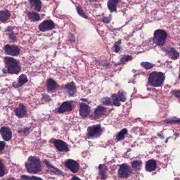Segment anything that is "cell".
Here are the masks:
<instances>
[{
	"label": "cell",
	"mask_w": 180,
	"mask_h": 180,
	"mask_svg": "<svg viewBox=\"0 0 180 180\" xmlns=\"http://www.w3.org/2000/svg\"><path fill=\"white\" fill-rule=\"evenodd\" d=\"M4 60L6 64V68L3 69L4 73L17 74L20 72L21 67L17 60L11 57H5Z\"/></svg>",
	"instance_id": "cell-1"
},
{
	"label": "cell",
	"mask_w": 180,
	"mask_h": 180,
	"mask_svg": "<svg viewBox=\"0 0 180 180\" xmlns=\"http://www.w3.org/2000/svg\"><path fill=\"white\" fill-rule=\"evenodd\" d=\"M25 167L28 172L37 174L41 171V161L36 156H30L25 164Z\"/></svg>",
	"instance_id": "cell-2"
},
{
	"label": "cell",
	"mask_w": 180,
	"mask_h": 180,
	"mask_svg": "<svg viewBox=\"0 0 180 180\" xmlns=\"http://www.w3.org/2000/svg\"><path fill=\"white\" fill-rule=\"evenodd\" d=\"M165 75L163 73L153 72L149 75L148 83L153 87H159L163 84Z\"/></svg>",
	"instance_id": "cell-3"
},
{
	"label": "cell",
	"mask_w": 180,
	"mask_h": 180,
	"mask_svg": "<svg viewBox=\"0 0 180 180\" xmlns=\"http://www.w3.org/2000/svg\"><path fill=\"white\" fill-rule=\"evenodd\" d=\"M167 38V32L165 30L158 29L154 32L153 42L160 47H163Z\"/></svg>",
	"instance_id": "cell-4"
},
{
	"label": "cell",
	"mask_w": 180,
	"mask_h": 180,
	"mask_svg": "<svg viewBox=\"0 0 180 180\" xmlns=\"http://www.w3.org/2000/svg\"><path fill=\"white\" fill-rule=\"evenodd\" d=\"M102 129L100 125L90 126L87 128V136L89 138H97L101 135Z\"/></svg>",
	"instance_id": "cell-5"
},
{
	"label": "cell",
	"mask_w": 180,
	"mask_h": 180,
	"mask_svg": "<svg viewBox=\"0 0 180 180\" xmlns=\"http://www.w3.org/2000/svg\"><path fill=\"white\" fill-rule=\"evenodd\" d=\"M4 51L5 54L12 56H16L20 54V49L15 45H6L4 48Z\"/></svg>",
	"instance_id": "cell-6"
},
{
	"label": "cell",
	"mask_w": 180,
	"mask_h": 180,
	"mask_svg": "<svg viewBox=\"0 0 180 180\" xmlns=\"http://www.w3.org/2000/svg\"><path fill=\"white\" fill-rule=\"evenodd\" d=\"M132 173V170L130 167L125 164L120 165L118 171V174L120 178H128Z\"/></svg>",
	"instance_id": "cell-7"
},
{
	"label": "cell",
	"mask_w": 180,
	"mask_h": 180,
	"mask_svg": "<svg viewBox=\"0 0 180 180\" xmlns=\"http://www.w3.org/2000/svg\"><path fill=\"white\" fill-rule=\"evenodd\" d=\"M55 28V24L53 21L51 20H45L41 23L39 26L40 31L41 32H46L52 30Z\"/></svg>",
	"instance_id": "cell-8"
},
{
	"label": "cell",
	"mask_w": 180,
	"mask_h": 180,
	"mask_svg": "<svg viewBox=\"0 0 180 180\" xmlns=\"http://www.w3.org/2000/svg\"><path fill=\"white\" fill-rule=\"evenodd\" d=\"M0 134L4 141H9L11 140L12 137L11 130L6 126H3L0 128Z\"/></svg>",
	"instance_id": "cell-9"
},
{
	"label": "cell",
	"mask_w": 180,
	"mask_h": 180,
	"mask_svg": "<svg viewBox=\"0 0 180 180\" xmlns=\"http://www.w3.org/2000/svg\"><path fill=\"white\" fill-rule=\"evenodd\" d=\"M65 165L73 173H76V172H78L80 167V165L75 160H72V159L67 160V162H65Z\"/></svg>",
	"instance_id": "cell-10"
},
{
	"label": "cell",
	"mask_w": 180,
	"mask_h": 180,
	"mask_svg": "<svg viewBox=\"0 0 180 180\" xmlns=\"http://www.w3.org/2000/svg\"><path fill=\"white\" fill-rule=\"evenodd\" d=\"M54 145L59 152H68L69 151V147L67 143L60 140L54 141Z\"/></svg>",
	"instance_id": "cell-11"
},
{
	"label": "cell",
	"mask_w": 180,
	"mask_h": 180,
	"mask_svg": "<svg viewBox=\"0 0 180 180\" xmlns=\"http://www.w3.org/2000/svg\"><path fill=\"white\" fill-rule=\"evenodd\" d=\"M163 51L166 52L169 57L172 59H176L179 56V53L172 47H167L162 49Z\"/></svg>",
	"instance_id": "cell-12"
},
{
	"label": "cell",
	"mask_w": 180,
	"mask_h": 180,
	"mask_svg": "<svg viewBox=\"0 0 180 180\" xmlns=\"http://www.w3.org/2000/svg\"><path fill=\"white\" fill-rule=\"evenodd\" d=\"M64 89L70 97L73 96L76 92V86L73 82L66 84L64 87Z\"/></svg>",
	"instance_id": "cell-13"
},
{
	"label": "cell",
	"mask_w": 180,
	"mask_h": 180,
	"mask_svg": "<svg viewBox=\"0 0 180 180\" xmlns=\"http://www.w3.org/2000/svg\"><path fill=\"white\" fill-rule=\"evenodd\" d=\"M91 111L90 107L89 106L86 104L82 103L80 104V114L82 117H86L89 115Z\"/></svg>",
	"instance_id": "cell-14"
},
{
	"label": "cell",
	"mask_w": 180,
	"mask_h": 180,
	"mask_svg": "<svg viewBox=\"0 0 180 180\" xmlns=\"http://www.w3.org/2000/svg\"><path fill=\"white\" fill-rule=\"evenodd\" d=\"M73 109L72 104L70 102H63L58 109V112L64 113L65 112L71 111Z\"/></svg>",
	"instance_id": "cell-15"
},
{
	"label": "cell",
	"mask_w": 180,
	"mask_h": 180,
	"mask_svg": "<svg viewBox=\"0 0 180 180\" xmlns=\"http://www.w3.org/2000/svg\"><path fill=\"white\" fill-rule=\"evenodd\" d=\"M15 115L17 117L19 118H22L24 117L26 114V109L25 106L23 104H20L18 108L15 109Z\"/></svg>",
	"instance_id": "cell-16"
},
{
	"label": "cell",
	"mask_w": 180,
	"mask_h": 180,
	"mask_svg": "<svg viewBox=\"0 0 180 180\" xmlns=\"http://www.w3.org/2000/svg\"><path fill=\"white\" fill-rule=\"evenodd\" d=\"M44 163L45 165H47L48 169V171L50 172L53 173L54 174L59 175H64L63 173L61 171H60L59 170L54 167L53 165L51 164L50 162L47 161V160H44Z\"/></svg>",
	"instance_id": "cell-17"
},
{
	"label": "cell",
	"mask_w": 180,
	"mask_h": 180,
	"mask_svg": "<svg viewBox=\"0 0 180 180\" xmlns=\"http://www.w3.org/2000/svg\"><path fill=\"white\" fill-rule=\"evenodd\" d=\"M30 3L32 9L35 10V11L39 12L41 11L42 8L41 0H30Z\"/></svg>",
	"instance_id": "cell-18"
},
{
	"label": "cell",
	"mask_w": 180,
	"mask_h": 180,
	"mask_svg": "<svg viewBox=\"0 0 180 180\" xmlns=\"http://www.w3.org/2000/svg\"><path fill=\"white\" fill-rule=\"evenodd\" d=\"M58 86L57 83L52 79H50L47 81V88L48 92H53L56 89Z\"/></svg>",
	"instance_id": "cell-19"
},
{
	"label": "cell",
	"mask_w": 180,
	"mask_h": 180,
	"mask_svg": "<svg viewBox=\"0 0 180 180\" xmlns=\"http://www.w3.org/2000/svg\"><path fill=\"white\" fill-rule=\"evenodd\" d=\"M120 0H109L108 2V7L111 13L117 11V5Z\"/></svg>",
	"instance_id": "cell-20"
},
{
	"label": "cell",
	"mask_w": 180,
	"mask_h": 180,
	"mask_svg": "<svg viewBox=\"0 0 180 180\" xmlns=\"http://www.w3.org/2000/svg\"><path fill=\"white\" fill-rule=\"evenodd\" d=\"M28 78H27L26 75L22 74L19 76L17 83L15 86H13L15 88H19V87H21L26 83V82H28Z\"/></svg>",
	"instance_id": "cell-21"
},
{
	"label": "cell",
	"mask_w": 180,
	"mask_h": 180,
	"mask_svg": "<svg viewBox=\"0 0 180 180\" xmlns=\"http://www.w3.org/2000/svg\"><path fill=\"white\" fill-rule=\"evenodd\" d=\"M106 109L104 107H103L102 106H98V107L95 110L94 117L95 118L98 119L102 117V115H104Z\"/></svg>",
	"instance_id": "cell-22"
},
{
	"label": "cell",
	"mask_w": 180,
	"mask_h": 180,
	"mask_svg": "<svg viewBox=\"0 0 180 180\" xmlns=\"http://www.w3.org/2000/svg\"><path fill=\"white\" fill-rule=\"evenodd\" d=\"M156 168V163L154 160H149L145 165L146 170L149 172H152L155 170Z\"/></svg>",
	"instance_id": "cell-23"
},
{
	"label": "cell",
	"mask_w": 180,
	"mask_h": 180,
	"mask_svg": "<svg viewBox=\"0 0 180 180\" xmlns=\"http://www.w3.org/2000/svg\"><path fill=\"white\" fill-rule=\"evenodd\" d=\"M11 14L7 10H4L0 11V21L5 22L9 19Z\"/></svg>",
	"instance_id": "cell-24"
},
{
	"label": "cell",
	"mask_w": 180,
	"mask_h": 180,
	"mask_svg": "<svg viewBox=\"0 0 180 180\" xmlns=\"http://www.w3.org/2000/svg\"><path fill=\"white\" fill-rule=\"evenodd\" d=\"M107 171L108 169L105 165L104 164H100L99 165V171L101 178L103 180H105L107 178Z\"/></svg>",
	"instance_id": "cell-25"
},
{
	"label": "cell",
	"mask_w": 180,
	"mask_h": 180,
	"mask_svg": "<svg viewBox=\"0 0 180 180\" xmlns=\"http://www.w3.org/2000/svg\"><path fill=\"white\" fill-rule=\"evenodd\" d=\"M28 15L29 19L32 22H37L41 19L39 14L35 12H30L28 13Z\"/></svg>",
	"instance_id": "cell-26"
},
{
	"label": "cell",
	"mask_w": 180,
	"mask_h": 180,
	"mask_svg": "<svg viewBox=\"0 0 180 180\" xmlns=\"http://www.w3.org/2000/svg\"><path fill=\"white\" fill-rule=\"evenodd\" d=\"M6 31L8 32L9 37L10 41L11 42H14L16 40V36L15 34H14L13 32V30L11 27H8L6 29Z\"/></svg>",
	"instance_id": "cell-27"
},
{
	"label": "cell",
	"mask_w": 180,
	"mask_h": 180,
	"mask_svg": "<svg viewBox=\"0 0 180 180\" xmlns=\"http://www.w3.org/2000/svg\"><path fill=\"white\" fill-rule=\"evenodd\" d=\"M127 133H128V130L126 128L121 130V131L117 134V141H121V140L124 139L125 136L127 134Z\"/></svg>",
	"instance_id": "cell-28"
},
{
	"label": "cell",
	"mask_w": 180,
	"mask_h": 180,
	"mask_svg": "<svg viewBox=\"0 0 180 180\" xmlns=\"http://www.w3.org/2000/svg\"><path fill=\"white\" fill-rule=\"evenodd\" d=\"M76 11H77V12H78L79 15H80V17H82L83 18H84V19H88V17H87V15H86V13H84L83 10L81 6H78L76 8Z\"/></svg>",
	"instance_id": "cell-29"
},
{
	"label": "cell",
	"mask_w": 180,
	"mask_h": 180,
	"mask_svg": "<svg viewBox=\"0 0 180 180\" xmlns=\"http://www.w3.org/2000/svg\"><path fill=\"white\" fill-rule=\"evenodd\" d=\"M132 166L133 168L139 171L141 169L142 166V162L140 161H135L132 162Z\"/></svg>",
	"instance_id": "cell-30"
},
{
	"label": "cell",
	"mask_w": 180,
	"mask_h": 180,
	"mask_svg": "<svg viewBox=\"0 0 180 180\" xmlns=\"http://www.w3.org/2000/svg\"><path fill=\"white\" fill-rule=\"evenodd\" d=\"M165 122L168 124H180V119L173 117L171 119H167Z\"/></svg>",
	"instance_id": "cell-31"
},
{
	"label": "cell",
	"mask_w": 180,
	"mask_h": 180,
	"mask_svg": "<svg viewBox=\"0 0 180 180\" xmlns=\"http://www.w3.org/2000/svg\"><path fill=\"white\" fill-rule=\"evenodd\" d=\"M112 100H113V103L114 105L115 106H119L121 105L120 104V99H119V97H118V95L117 94H114L112 96Z\"/></svg>",
	"instance_id": "cell-32"
},
{
	"label": "cell",
	"mask_w": 180,
	"mask_h": 180,
	"mask_svg": "<svg viewBox=\"0 0 180 180\" xmlns=\"http://www.w3.org/2000/svg\"><path fill=\"white\" fill-rule=\"evenodd\" d=\"M21 178L22 180H42V178L39 177L35 176H27V175H22L21 176Z\"/></svg>",
	"instance_id": "cell-33"
},
{
	"label": "cell",
	"mask_w": 180,
	"mask_h": 180,
	"mask_svg": "<svg viewBox=\"0 0 180 180\" xmlns=\"http://www.w3.org/2000/svg\"><path fill=\"white\" fill-rule=\"evenodd\" d=\"M132 58L131 56H123L122 58H121V61L119 63V64H124V63H126V62L130 61L131 59H132Z\"/></svg>",
	"instance_id": "cell-34"
},
{
	"label": "cell",
	"mask_w": 180,
	"mask_h": 180,
	"mask_svg": "<svg viewBox=\"0 0 180 180\" xmlns=\"http://www.w3.org/2000/svg\"><path fill=\"white\" fill-rule=\"evenodd\" d=\"M5 175V167L2 162L1 159H0V177H3Z\"/></svg>",
	"instance_id": "cell-35"
},
{
	"label": "cell",
	"mask_w": 180,
	"mask_h": 180,
	"mask_svg": "<svg viewBox=\"0 0 180 180\" xmlns=\"http://www.w3.org/2000/svg\"><path fill=\"white\" fill-rule=\"evenodd\" d=\"M141 65L142 67H144L146 70H149V69H151L154 66V65L152 64L149 63V62H142L141 63Z\"/></svg>",
	"instance_id": "cell-36"
},
{
	"label": "cell",
	"mask_w": 180,
	"mask_h": 180,
	"mask_svg": "<svg viewBox=\"0 0 180 180\" xmlns=\"http://www.w3.org/2000/svg\"><path fill=\"white\" fill-rule=\"evenodd\" d=\"M117 95L119 97L120 100L121 102H125L126 101V98L125 97V95L124 94V93H123L122 92L119 91V94Z\"/></svg>",
	"instance_id": "cell-37"
},
{
	"label": "cell",
	"mask_w": 180,
	"mask_h": 180,
	"mask_svg": "<svg viewBox=\"0 0 180 180\" xmlns=\"http://www.w3.org/2000/svg\"><path fill=\"white\" fill-rule=\"evenodd\" d=\"M121 43V41H118L117 42L115 43V44H114V48H115V52L117 53V52H119V51L120 50V48H121V47H120Z\"/></svg>",
	"instance_id": "cell-38"
},
{
	"label": "cell",
	"mask_w": 180,
	"mask_h": 180,
	"mask_svg": "<svg viewBox=\"0 0 180 180\" xmlns=\"http://www.w3.org/2000/svg\"><path fill=\"white\" fill-rule=\"evenodd\" d=\"M111 15H110L109 17H103L102 18V22H104V23H109L111 20Z\"/></svg>",
	"instance_id": "cell-39"
},
{
	"label": "cell",
	"mask_w": 180,
	"mask_h": 180,
	"mask_svg": "<svg viewBox=\"0 0 180 180\" xmlns=\"http://www.w3.org/2000/svg\"><path fill=\"white\" fill-rule=\"evenodd\" d=\"M111 100L110 98H107L105 99V100L103 101V104L105 105H112Z\"/></svg>",
	"instance_id": "cell-40"
},
{
	"label": "cell",
	"mask_w": 180,
	"mask_h": 180,
	"mask_svg": "<svg viewBox=\"0 0 180 180\" xmlns=\"http://www.w3.org/2000/svg\"><path fill=\"white\" fill-rule=\"evenodd\" d=\"M171 93L173 95L175 96L176 98H180V90H173L172 91Z\"/></svg>",
	"instance_id": "cell-41"
},
{
	"label": "cell",
	"mask_w": 180,
	"mask_h": 180,
	"mask_svg": "<svg viewBox=\"0 0 180 180\" xmlns=\"http://www.w3.org/2000/svg\"><path fill=\"white\" fill-rule=\"evenodd\" d=\"M5 147H6V143L4 141H0V153L2 152Z\"/></svg>",
	"instance_id": "cell-42"
},
{
	"label": "cell",
	"mask_w": 180,
	"mask_h": 180,
	"mask_svg": "<svg viewBox=\"0 0 180 180\" xmlns=\"http://www.w3.org/2000/svg\"><path fill=\"white\" fill-rule=\"evenodd\" d=\"M69 40L70 41H75V36L72 33H70V35H69Z\"/></svg>",
	"instance_id": "cell-43"
},
{
	"label": "cell",
	"mask_w": 180,
	"mask_h": 180,
	"mask_svg": "<svg viewBox=\"0 0 180 180\" xmlns=\"http://www.w3.org/2000/svg\"><path fill=\"white\" fill-rule=\"evenodd\" d=\"M72 180H81L80 178L76 176H74L72 178Z\"/></svg>",
	"instance_id": "cell-44"
},
{
	"label": "cell",
	"mask_w": 180,
	"mask_h": 180,
	"mask_svg": "<svg viewBox=\"0 0 180 180\" xmlns=\"http://www.w3.org/2000/svg\"><path fill=\"white\" fill-rule=\"evenodd\" d=\"M179 78H180V75H179Z\"/></svg>",
	"instance_id": "cell-45"
}]
</instances>
